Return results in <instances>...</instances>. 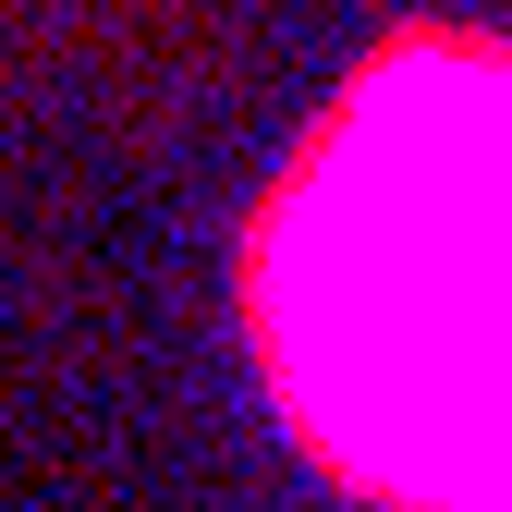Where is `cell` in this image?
<instances>
[{"label": "cell", "mask_w": 512, "mask_h": 512, "mask_svg": "<svg viewBox=\"0 0 512 512\" xmlns=\"http://www.w3.org/2000/svg\"><path fill=\"white\" fill-rule=\"evenodd\" d=\"M293 427L391 512H512V49L415 37L256 220Z\"/></svg>", "instance_id": "obj_1"}]
</instances>
